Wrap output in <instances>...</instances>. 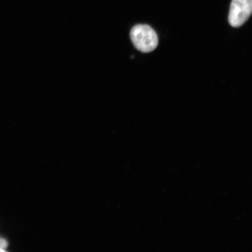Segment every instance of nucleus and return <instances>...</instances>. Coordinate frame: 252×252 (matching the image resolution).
I'll return each instance as SVG.
<instances>
[{"label": "nucleus", "instance_id": "nucleus-1", "mask_svg": "<svg viewBox=\"0 0 252 252\" xmlns=\"http://www.w3.org/2000/svg\"><path fill=\"white\" fill-rule=\"evenodd\" d=\"M130 37L135 48L143 53L153 52L158 44L156 32L148 25H135L132 28Z\"/></svg>", "mask_w": 252, "mask_h": 252}, {"label": "nucleus", "instance_id": "nucleus-3", "mask_svg": "<svg viewBox=\"0 0 252 252\" xmlns=\"http://www.w3.org/2000/svg\"><path fill=\"white\" fill-rule=\"evenodd\" d=\"M8 243L5 239L0 237V249L5 250L8 247Z\"/></svg>", "mask_w": 252, "mask_h": 252}, {"label": "nucleus", "instance_id": "nucleus-2", "mask_svg": "<svg viewBox=\"0 0 252 252\" xmlns=\"http://www.w3.org/2000/svg\"><path fill=\"white\" fill-rule=\"evenodd\" d=\"M252 0H232L230 7L228 21L232 27L244 25L252 14Z\"/></svg>", "mask_w": 252, "mask_h": 252}]
</instances>
